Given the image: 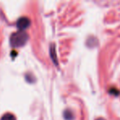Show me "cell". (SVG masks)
I'll use <instances>...</instances> for the list:
<instances>
[{"label":"cell","instance_id":"6da1fadb","mask_svg":"<svg viewBox=\"0 0 120 120\" xmlns=\"http://www.w3.org/2000/svg\"><path fill=\"white\" fill-rule=\"evenodd\" d=\"M27 40H28V35L25 31L20 30L11 35L10 42L13 47H21L26 43Z\"/></svg>","mask_w":120,"mask_h":120},{"label":"cell","instance_id":"7a4b0ae2","mask_svg":"<svg viewBox=\"0 0 120 120\" xmlns=\"http://www.w3.org/2000/svg\"><path fill=\"white\" fill-rule=\"evenodd\" d=\"M30 25V21L29 18L27 17H21L16 22V26H17L18 29L21 30V31H23L26 28H28Z\"/></svg>","mask_w":120,"mask_h":120},{"label":"cell","instance_id":"3957f363","mask_svg":"<svg viewBox=\"0 0 120 120\" xmlns=\"http://www.w3.org/2000/svg\"><path fill=\"white\" fill-rule=\"evenodd\" d=\"M2 120H16V117H15L12 114L8 113V114H4V115L3 116Z\"/></svg>","mask_w":120,"mask_h":120},{"label":"cell","instance_id":"277c9868","mask_svg":"<svg viewBox=\"0 0 120 120\" xmlns=\"http://www.w3.org/2000/svg\"><path fill=\"white\" fill-rule=\"evenodd\" d=\"M51 56H52V60L55 62V63L56 64L57 63V61H56V51H55V47H54V45H52V48H51Z\"/></svg>","mask_w":120,"mask_h":120},{"label":"cell","instance_id":"5b68a950","mask_svg":"<svg viewBox=\"0 0 120 120\" xmlns=\"http://www.w3.org/2000/svg\"><path fill=\"white\" fill-rule=\"evenodd\" d=\"M64 117H65V119L66 120H71L73 119L74 116H73L72 112H70V111H69V110H66L64 113Z\"/></svg>","mask_w":120,"mask_h":120},{"label":"cell","instance_id":"8992f818","mask_svg":"<svg viewBox=\"0 0 120 120\" xmlns=\"http://www.w3.org/2000/svg\"><path fill=\"white\" fill-rule=\"evenodd\" d=\"M96 120H105L104 119H102V118H98L97 119H96Z\"/></svg>","mask_w":120,"mask_h":120}]
</instances>
